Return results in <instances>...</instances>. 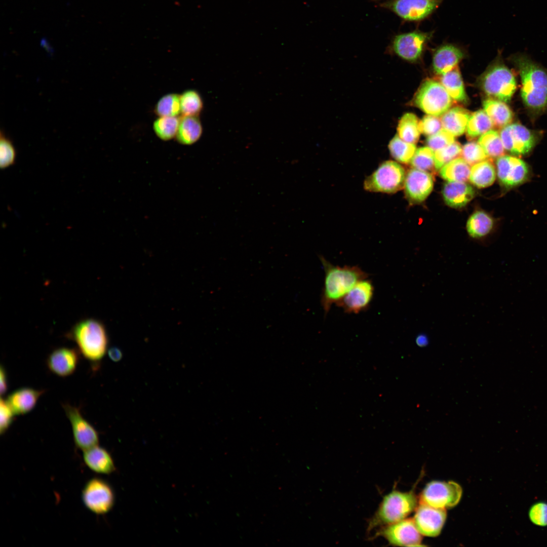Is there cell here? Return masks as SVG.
<instances>
[{
    "label": "cell",
    "instance_id": "cell-34",
    "mask_svg": "<svg viewBox=\"0 0 547 547\" xmlns=\"http://www.w3.org/2000/svg\"><path fill=\"white\" fill-rule=\"evenodd\" d=\"M478 143L489 158H498L504 155L505 149L499 134L495 130L491 129L481 135Z\"/></svg>",
    "mask_w": 547,
    "mask_h": 547
},
{
    "label": "cell",
    "instance_id": "cell-20",
    "mask_svg": "<svg viewBox=\"0 0 547 547\" xmlns=\"http://www.w3.org/2000/svg\"><path fill=\"white\" fill-rule=\"evenodd\" d=\"M464 56L463 50L451 44L442 45L434 52L433 66L435 72L441 75L457 66Z\"/></svg>",
    "mask_w": 547,
    "mask_h": 547
},
{
    "label": "cell",
    "instance_id": "cell-28",
    "mask_svg": "<svg viewBox=\"0 0 547 547\" xmlns=\"http://www.w3.org/2000/svg\"><path fill=\"white\" fill-rule=\"evenodd\" d=\"M483 106L484 110L496 127H503L512 121L513 113L504 102L489 98L484 101Z\"/></svg>",
    "mask_w": 547,
    "mask_h": 547
},
{
    "label": "cell",
    "instance_id": "cell-31",
    "mask_svg": "<svg viewBox=\"0 0 547 547\" xmlns=\"http://www.w3.org/2000/svg\"><path fill=\"white\" fill-rule=\"evenodd\" d=\"M493 126L492 120L484 110H478L470 115L466 128V136L470 140L480 137L491 130Z\"/></svg>",
    "mask_w": 547,
    "mask_h": 547
},
{
    "label": "cell",
    "instance_id": "cell-39",
    "mask_svg": "<svg viewBox=\"0 0 547 547\" xmlns=\"http://www.w3.org/2000/svg\"><path fill=\"white\" fill-rule=\"evenodd\" d=\"M462 148L458 142L454 141L452 143L435 151V168L436 170H440L444 165L450 161L458 158L461 155Z\"/></svg>",
    "mask_w": 547,
    "mask_h": 547
},
{
    "label": "cell",
    "instance_id": "cell-5",
    "mask_svg": "<svg viewBox=\"0 0 547 547\" xmlns=\"http://www.w3.org/2000/svg\"><path fill=\"white\" fill-rule=\"evenodd\" d=\"M406 175L400 164L386 161L366 178L364 187L370 192L394 193L404 187Z\"/></svg>",
    "mask_w": 547,
    "mask_h": 547
},
{
    "label": "cell",
    "instance_id": "cell-29",
    "mask_svg": "<svg viewBox=\"0 0 547 547\" xmlns=\"http://www.w3.org/2000/svg\"><path fill=\"white\" fill-rule=\"evenodd\" d=\"M496 178V171L490 159L472 166L469 180L475 186L485 188L491 185Z\"/></svg>",
    "mask_w": 547,
    "mask_h": 547
},
{
    "label": "cell",
    "instance_id": "cell-35",
    "mask_svg": "<svg viewBox=\"0 0 547 547\" xmlns=\"http://www.w3.org/2000/svg\"><path fill=\"white\" fill-rule=\"evenodd\" d=\"M180 118L178 116H159L153 122V130L163 140H169L176 136Z\"/></svg>",
    "mask_w": 547,
    "mask_h": 547
},
{
    "label": "cell",
    "instance_id": "cell-8",
    "mask_svg": "<svg viewBox=\"0 0 547 547\" xmlns=\"http://www.w3.org/2000/svg\"><path fill=\"white\" fill-rule=\"evenodd\" d=\"M84 506L92 513L101 515L108 513L115 502L113 490L104 480L93 477L85 483L81 492Z\"/></svg>",
    "mask_w": 547,
    "mask_h": 547
},
{
    "label": "cell",
    "instance_id": "cell-15",
    "mask_svg": "<svg viewBox=\"0 0 547 547\" xmlns=\"http://www.w3.org/2000/svg\"><path fill=\"white\" fill-rule=\"evenodd\" d=\"M376 536L385 538L395 546H415L420 544L422 536L417 529L413 519H404L381 527Z\"/></svg>",
    "mask_w": 547,
    "mask_h": 547
},
{
    "label": "cell",
    "instance_id": "cell-2",
    "mask_svg": "<svg viewBox=\"0 0 547 547\" xmlns=\"http://www.w3.org/2000/svg\"><path fill=\"white\" fill-rule=\"evenodd\" d=\"M522 83L521 95L525 105L539 112L547 107V73L539 65L523 54L515 55Z\"/></svg>",
    "mask_w": 547,
    "mask_h": 547
},
{
    "label": "cell",
    "instance_id": "cell-7",
    "mask_svg": "<svg viewBox=\"0 0 547 547\" xmlns=\"http://www.w3.org/2000/svg\"><path fill=\"white\" fill-rule=\"evenodd\" d=\"M452 99L440 82L428 79L423 82L418 89L413 103L426 114L439 116L451 107Z\"/></svg>",
    "mask_w": 547,
    "mask_h": 547
},
{
    "label": "cell",
    "instance_id": "cell-19",
    "mask_svg": "<svg viewBox=\"0 0 547 547\" xmlns=\"http://www.w3.org/2000/svg\"><path fill=\"white\" fill-rule=\"evenodd\" d=\"M78 350L60 347L51 352L46 360L49 370L59 377H66L75 371L80 360Z\"/></svg>",
    "mask_w": 547,
    "mask_h": 547
},
{
    "label": "cell",
    "instance_id": "cell-18",
    "mask_svg": "<svg viewBox=\"0 0 547 547\" xmlns=\"http://www.w3.org/2000/svg\"><path fill=\"white\" fill-rule=\"evenodd\" d=\"M404 187L405 195L410 202L420 203L432 192L433 177L428 172L413 168L406 175Z\"/></svg>",
    "mask_w": 547,
    "mask_h": 547
},
{
    "label": "cell",
    "instance_id": "cell-9",
    "mask_svg": "<svg viewBox=\"0 0 547 547\" xmlns=\"http://www.w3.org/2000/svg\"><path fill=\"white\" fill-rule=\"evenodd\" d=\"M462 488L456 482L434 481L428 483L422 491L419 503L438 509H450L459 501Z\"/></svg>",
    "mask_w": 547,
    "mask_h": 547
},
{
    "label": "cell",
    "instance_id": "cell-4",
    "mask_svg": "<svg viewBox=\"0 0 547 547\" xmlns=\"http://www.w3.org/2000/svg\"><path fill=\"white\" fill-rule=\"evenodd\" d=\"M417 507V498L413 491L393 490L382 498L376 512L370 520L368 530L383 527L405 519Z\"/></svg>",
    "mask_w": 547,
    "mask_h": 547
},
{
    "label": "cell",
    "instance_id": "cell-41",
    "mask_svg": "<svg viewBox=\"0 0 547 547\" xmlns=\"http://www.w3.org/2000/svg\"><path fill=\"white\" fill-rule=\"evenodd\" d=\"M461 155L470 166L488 159V157L481 145L475 141L465 144L461 150Z\"/></svg>",
    "mask_w": 547,
    "mask_h": 547
},
{
    "label": "cell",
    "instance_id": "cell-3",
    "mask_svg": "<svg viewBox=\"0 0 547 547\" xmlns=\"http://www.w3.org/2000/svg\"><path fill=\"white\" fill-rule=\"evenodd\" d=\"M69 337L77 345L78 350L93 364L100 361L107 347L108 339L103 325L94 319H87L76 324Z\"/></svg>",
    "mask_w": 547,
    "mask_h": 547
},
{
    "label": "cell",
    "instance_id": "cell-1",
    "mask_svg": "<svg viewBox=\"0 0 547 547\" xmlns=\"http://www.w3.org/2000/svg\"><path fill=\"white\" fill-rule=\"evenodd\" d=\"M324 272V283L321 303L325 316L332 304L336 303L360 281L368 278V274L358 266L334 265L320 257Z\"/></svg>",
    "mask_w": 547,
    "mask_h": 547
},
{
    "label": "cell",
    "instance_id": "cell-10",
    "mask_svg": "<svg viewBox=\"0 0 547 547\" xmlns=\"http://www.w3.org/2000/svg\"><path fill=\"white\" fill-rule=\"evenodd\" d=\"M433 33V31L425 32L417 29L398 34L392 41V50L404 60L416 61L421 56Z\"/></svg>",
    "mask_w": 547,
    "mask_h": 547
},
{
    "label": "cell",
    "instance_id": "cell-40",
    "mask_svg": "<svg viewBox=\"0 0 547 547\" xmlns=\"http://www.w3.org/2000/svg\"><path fill=\"white\" fill-rule=\"evenodd\" d=\"M0 134V167L6 169L14 165L17 152L12 141L2 131Z\"/></svg>",
    "mask_w": 547,
    "mask_h": 547
},
{
    "label": "cell",
    "instance_id": "cell-6",
    "mask_svg": "<svg viewBox=\"0 0 547 547\" xmlns=\"http://www.w3.org/2000/svg\"><path fill=\"white\" fill-rule=\"evenodd\" d=\"M480 85L490 98L504 102L511 100L516 89L513 73L505 65L499 63L487 70L481 78Z\"/></svg>",
    "mask_w": 547,
    "mask_h": 547
},
{
    "label": "cell",
    "instance_id": "cell-49",
    "mask_svg": "<svg viewBox=\"0 0 547 547\" xmlns=\"http://www.w3.org/2000/svg\"><path fill=\"white\" fill-rule=\"evenodd\" d=\"M373 1H379V0H373Z\"/></svg>",
    "mask_w": 547,
    "mask_h": 547
},
{
    "label": "cell",
    "instance_id": "cell-13",
    "mask_svg": "<svg viewBox=\"0 0 547 547\" xmlns=\"http://www.w3.org/2000/svg\"><path fill=\"white\" fill-rule=\"evenodd\" d=\"M444 0H394L383 4L405 21L418 22L431 16Z\"/></svg>",
    "mask_w": 547,
    "mask_h": 547
},
{
    "label": "cell",
    "instance_id": "cell-32",
    "mask_svg": "<svg viewBox=\"0 0 547 547\" xmlns=\"http://www.w3.org/2000/svg\"><path fill=\"white\" fill-rule=\"evenodd\" d=\"M418 120L412 113H406L400 119L398 126V136L404 141L415 143L419 138L420 132L418 129Z\"/></svg>",
    "mask_w": 547,
    "mask_h": 547
},
{
    "label": "cell",
    "instance_id": "cell-26",
    "mask_svg": "<svg viewBox=\"0 0 547 547\" xmlns=\"http://www.w3.org/2000/svg\"><path fill=\"white\" fill-rule=\"evenodd\" d=\"M440 75V83L453 99L463 103L467 101V97L458 66Z\"/></svg>",
    "mask_w": 547,
    "mask_h": 547
},
{
    "label": "cell",
    "instance_id": "cell-36",
    "mask_svg": "<svg viewBox=\"0 0 547 547\" xmlns=\"http://www.w3.org/2000/svg\"><path fill=\"white\" fill-rule=\"evenodd\" d=\"M182 115L198 116L203 109V103L199 93L188 90L180 95Z\"/></svg>",
    "mask_w": 547,
    "mask_h": 547
},
{
    "label": "cell",
    "instance_id": "cell-25",
    "mask_svg": "<svg viewBox=\"0 0 547 547\" xmlns=\"http://www.w3.org/2000/svg\"><path fill=\"white\" fill-rule=\"evenodd\" d=\"M202 132V126L198 116L182 115L180 118L175 137L180 143L190 145L200 139Z\"/></svg>",
    "mask_w": 547,
    "mask_h": 547
},
{
    "label": "cell",
    "instance_id": "cell-44",
    "mask_svg": "<svg viewBox=\"0 0 547 547\" xmlns=\"http://www.w3.org/2000/svg\"><path fill=\"white\" fill-rule=\"evenodd\" d=\"M442 125L438 116L426 115L419 122L418 129L420 133L431 136L442 129Z\"/></svg>",
    "mask_w": 547,
    "mask_h": 547
},
{
    "label": "cell",
    "instance_id": "cell-30",
    "mask_svg": "<svg viewBox=\"0 0 547 547\" xmlns=\"http://www.w3.org/2000/svg\"><path fill=\"white\" fill-rule=\"evenodd\" d=\"M462 158H457L444 165L440 170V175L450 182H465L469 179L471 168Z\"/></svg>",
    "mask_w": 547,
    "mask_h": 547
},
{
    "label": "cell",
    "instance_id": "cell-47",
    "mask_svg": "<svg viewBox=\"0 0 547 547\" xmlns=\"http://www.w3.org/2000/svg\"><path fill=\"white\" fill-rule=\"evenodd\" d=\"M108 355L110 358L114 361H118L121 359L122 357V354L120 350L117 348H111L108 351Z\"/></svg>",
    "mask_w": 547,
    "mask_h": 547
},
{
    "label": "cell",
    "instance_id": "cell-23",
    "mask_svg": "<svg viewBox=\"0 0 547 547\" xmlns=\"http://www.w3.org/2000/svg\"><path fill=\"white\" fill-rule=\"evenodd\" d=\"M442 196L448 206L458 208L465 206L473 199L475 190L465 182L448 181L443 186Z\"/></svg>",
    "mask_w": 547,
    "mask_h": 547
},
{
    "label": "cell",
    "instance_id": "cell-21",
    "mask_svg": "<svg viewBox=\"0 0 547 547\" xmlns=\"http://www.w3.org/2000/svg\"><path fill=\"white\" fill-rule=\"evenodd\" d=\"M44 393V390L23 387L10 394L6 401L15 415H24L34 409L39 398Z\"/></svg>",
    "mask_w": 547,
    "mask_h": 547
},
{
    "label": "cell",
    "instance_id": "cell-17",
    "mask_svg": "<svg viewBox=\"0 0 547 547\" xmlns=\"http://www.w3.org/2000/svg\"><path fill=\"white\" fill-rule=\"evenodd\" d=\"M446 509H438L419 503L416 509L413 521L421 535L435 537L441 532L446 519Z\"/></svg>",
    "mask_w": 547,
    "mask_h": 547
},
{
    "label": "cell",
    "instance_id": "cell-38",
    "mask_svg": "<svg viewBox=\"0 0 547 547\" xmlns=\"http://www.w3.org/2000/svg\"><path fill=\"white\" fill-rule=\"evenodd\" d=\"M413 168L429 172L435 167L434 151L428 146L416 149L411 162Z\"/></svg>",
    "mask_w": 547,
    "mask_h": 547
},
{
    "label": "cell",
    "instance_id": "cell-12",
    "mask_svg": "<svg viewBox=\"0 0 547 547\" xmlns=\"http://www.w3.org/2000/svg\"><path fill=\"white\" fill-rule=\"evenodd\" d=\"M71 424L74 444L83 451L98 445L99 435L96 429L82 415L77 407L69 404L63 405Z\"/></svg>",
    "mask_w": 547,
    "mask_h": 547
},
{
    "label": "cell",
    "instance_id": "cell-46",
    "mask_svg": "<svg viewBox=\"0 0 547 547\" xmlns=\"http://www.w3.org/2000/svg\"><path fill=\"white\" fill-rule=\"evenodd\" d=\"M8 389V379L5 368L1 365L0 368V392L2 396L6 393Z\"/></svg>",
    "mask_w": 547,
    "mask_h": 547
},
{
    "label": "cell",
    "instance_id": "cell-14",
    "mask_svg": "<svg viewBox=\"0 0 547 547\" xmlns=\"http://www.w3.org/2000/svg\"><path fill=\"white\" fill-rule=\"evenodd\" d=\"M499 135L505 150L518 156L528 153L536 142L534 134L519 123L502 127Z\"/></svg>",
    "mask_w": 547,
    "mask_h": 547
},
{
    "label": "cell",
    "instance_id": "cell-24",
    "mask_svg": "<svg viewBox=\"0 0 547 547\" xmlns=\"http://www.w3.org/2000/svg\"><path fill=\"white\" fill-rule=\"evenodd\" d=\"M470 112L461 107H454L445 112L441 117L443 128L454 136L463 134L470 116Z\"/></svg>",
    "mask_w": 547,
    "mask_h": 547
},
{
    "label": "cell",
    "instance_id": "cell-16",
    "mask_svg": "<svg viewBox=\"0 0 547 547\" xmlns=\"http://www.w3.org/2000/svg\"><path fill=\"white\" fill-rule=\"evenodd\" d=\"M373 285L367 278L358 282L336 304L347 314H358L367 309L373 299Z\"/></svg>",
    "mask_w": 547,
    "mask_h": 547
},
{
    "label": "cell",
    "instance_id": "cell-42",
    "mask_svg": "<svg viewBox=\"0 0 547 547\" xmlns=\"http://www.w3.org/2000/svg\"><path fill=\"white\" fill-rule=\"evenodd\" d=\"M455 141L454 136L444 129H441L436 133L428 136L426 144L434 151L442 148Z\"/></svg>",
    "mask_w": 547,
    "mask_h": 547
},
{
    "label": "cell",
    "instance_id": "cell-37",
    "mask_svg": "<svg viewBox=\"0 0 547 547\" xmlns=\"http://www.w3.org/2000/svg\"><path fill=\"white\" fill-rule=\"evenodd\" d=\"M159 116H178L181 113L180 95L169 93L162 97L154 108Z\"/></svg>",
    "mask_w": 547,
    "mask_h": 547
},
{
    "label": "cell",
    "instance_id": "cell-27",
    "mask_svg": "<svg viewBox=\"0 0 547 547\" xmlns=\"http://www.w3.org/2000/svg\"><path fill=\"white\" fill-rule=\"evenodd\" d=\"M493 225L494 220L488 214L483 211H477L468 219L466 229L471 238L481 240L490 233Z\"/></svg>",
    "mask_w": 547,
    "mask_h": 547
},
{
    "label": "cell",
    "instance_id": "cell-48",
    "mask_svg": "<svg viewBox=\"0 0 547 547\" xmlns=\"http://www.w3.org/2000/svg\"><path fill=\"white\" fill-rule=\"evenodd\" d=\"M416 342L418 345L422 347L426 346L428 344V341L425 335L421 334L416 337Z\"/></svg>",
    "mask_w": 547,
    "mask_h": 547
},
{
    "label": "cell",
    "instance_id": "cell-11",
    "mask_svg": "<svg viewBox=\"0 0 547 547\" xmlns=\"http://www.w3.org/2000/svg\"><path fill=\"white\" fill-rule=\"evenodd\" d=\"M496 165L499 181L505 189L518 186L530 178V170L528 164L515 156H500L497 158Z\"/></svg>",
    "mask_w": 547,
    "mask_h": 547
},
{
    "label": "cell",
    "instance_id": "cell-43",
    "mask_svg": "<svg viewBox=\"0 0 547 547\" xmlns=\"http://www.w3.org/2000/svg\"><path fill=\"white\" fill-rule=\"evenodd\" d=\"M531 522L539 526H547V503L538 502L533 504L529 511Z\"/></svg>",
    "mask_w": 547,
    "mask_h": 547
},
{
    "label": "cell",
    "instance_id": "cell-45",
    "mask_svg": "<svg viewBox=\"0 0 547 547\" xmlns=\"http://www.w3.org/2000/svg\"><path fill=\"white\" fill-rule=\"evenodd\" d=\"M15 416L6 400H0V434H4L12 425Z\"/></svg>",
    "mask_w": 547,
    "mask_h": 547
},
{
    "label": "cell",
    "instance_id": "cell-33",
    "mask_svg": "<svg viewBox=\"0 0 547 547\" xmlns=\"http://www.w3.org/2000/svg\"><path fill=\"white\" fill-rule=\"evenodd\" d=\"M388 148L392 157L403 164L410 163L416 150L415 144L404 141L398 135L390 140Z\"/></svg>",
    "mask_w": 547,
    "mask_h": 547
},
{
    "label": "cell",
    "instance_id": "cell-22",
    "mask_svg": "<svg viewBox=\"0 0 547 547\" xmlns=\"http://www.w3.org/2000/svg\"><path fill=\"white\" fill-rule=\"evenodd\" d=\"M83 459L85 465L95 473L108 475L115 470L110 453L99 445L83 451Z\"/></svg>",
    "mask_w": 547,
    "mask_h": 547
}]
</instances>
